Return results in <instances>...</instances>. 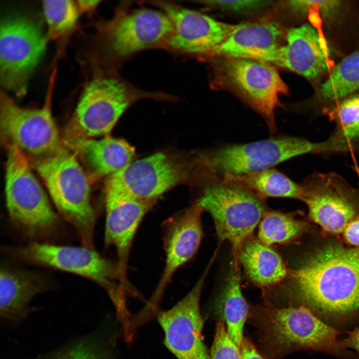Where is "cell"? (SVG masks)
<instances>
[{"instance_id":"cell-28","label":"cell","mask_w":359,"mask_h":359,"mask_svg":"<svg viewBox=\"0 0 359 359\" xmlns=\"http://www.w3.org/2000/svg\"><path fill=\"white\" fill-rule=\"evenodd\" d=\"M359 89V50L345 57L331 70L320 86L323 101L331 102L345 97Z\"/></svg>"},{"instance_id":"cell-32","label":"cell","mask_w":359,"mask_h":359,"mask_svg":"<svg viewBox=\"0 0 359 359\" xmlns=\"http://www.w3.org/2000/svg\"><path fill=\"white\" fill-rule=\"evenodd\" d=\"M202 3L219 9L238 13L256 12L272 4L271 0H205Z\"/></svg>"},{"instance_id":"cell-31","label":"cell","mask_w":359,"mask_h":359,"mask_svg":"<svg viewBox=\"0 0 359 359\" xmlns=\"http://www.w3.org/2000/svg\"><path fill=\"white\" fill-rule=\"evenodd\" d=\"M211 359H242L240 348L230 337L222 318H219L211 348Z\"/></svg>"},{"instance_id":"cell-2","label":"cell","mask_w":359,"mask_h":359,"mask_svg":"<svg viewBox=\"0 0 359 359\" xmlns=\"http://www.w3.org/2000/svg\"><path fill=\"white\" fill-rule=\"evenodd\" d=\"M248 317L257 330L268 359H279L306 350L342 359H359L343 346L339 339L343 331L328 325L303 306L256 307L250 309Z\"/></svg>"},{"instance_id":"cell-5","label":"cell","mask_w":359,"mask_h":359,"mask_svg":"<svg viewBox=\"0 0 359 359\" xmlns=\"http://www.w3.org/2000/svg\"><path fill=\"white\" fill-rule=\"evenodd\" d=\"M5 148L4 191L9 217L27 236L41 242L56 232L60 218L28 159L15 147Z\"/></svg>"},{"instance_id":"cell-7","label":"cell","mask_w":359,"mask_h":359,"mask_svg":"<svg viewBox=\"0 0 359 359\" xmlns=\"http://www.w3.org/2000/svg\"><path fill=\"white\" fill-rule=\"evenodd\" d=\"M5 251L16 259L94 281L106 290L115 309L127 304V292L117 263L105 258L93 248L33 241L23 246L5 248Z\"/></svg>"},{"instance_id":"cell-1","label":"cell","mask_w":359,"mask_h":359,"mask_svg":"<svg viewBox=\"0 0 359 359\" xmlns=\"http://www.w3.org/2000/svg\"><path fill=\"white\" fill-rule=\"evenodd\" d=\"M292 278L289 305L303 306L341 331L359 325V246L327 243L308 256Z\"/></svg>"},{"instance_id":"cell-29","label":"cell","mask_w":359,"mask_h":359,"mask_svg":"<svg viewBox=\"0 0 359 359\" xmlns=\"http://www.w3.org/2000/svg\"><path fill=\"white\" fill-rule=\"evenodd\" d=\"M307 224L290 213L266 210L258 225V238L268 246L287 243L307 229Z\"/></svg>"},{"instance_id":"cell-15","label":"cell","mask_w":359,"mask_h":359,"mask_svg":"<svg viewBox=\"0 0 359 359\" xmlns=\"http://www.w3.org/2000/svg\"><path fill=\"white\" fill-rule=\"evenodd\" d=\"M208 264L192 289L171 308L159 311L158 322L164 343L177 359H211L202 334L205 318L200 307Z\"/></svg>"},{"instance_id":"cell-33","label":"cell","mask_w":359,"mask_h":359,"mask_svg":"<svg viewBox=\"0 0 359 359\" xmlns=\"http://www.w3.org/2000/svg\"><path fill=\"white\" fill-rule=\"evenodd\" d=\"M339 0H295L288 1V5L293 10L306 12L315 7L324 14H330L335 12L341 5Z\"/></svg>"},{"instance_id":"cell-23","label":"cell","mask_w":359,"mask_h":359,"mask_svg":"<svg viewBox=\"0 0 359 359\" xmlns=\"http://www.w3.org/2000/svg\"><path fill=\"white\" fill-rule=\"evenodd\" d=\"M238 258L247 277L260 287L278 284L288 273L280 254L252 235L242 244Z\"/></svg>"},{"instance_id":"cell-6","label":"cell","mask_w":359,"mask_h":359,"mask_svg":"<svg viewBox=\"0 0 359 359\" xmlns=\"http://www.w3.org/2000/svg\"><path fill=\"white\" fill-rule=\"evenodd\" d=\"M201 174L197 152L187 155L159 152L133 161L107 177L105 190L141 200H156L177 185L195 184Z\"/></svg>"},{"instance_id":"cell-22","label":"cell","mask_w":359,"mask_h":359,"mask_svg":"<svg viewBox=\"0 0 359 359\" xmlns=\"http://www.w3.org/2000/svg\"><path fill=\"white\" fill-rule=\"evenodd\" d=\"M47 287L43 278L35 272L2 266L0 271V316L15 323L29 313V304Z\"/></svg>"},{"instance_id":"cell-17","label":"cell","mask_w":359,"mask_h":359,"mask_svg":"<svg viewBox=\"0 0 359 359\" xmlns=\"http://www.w3.org/2000/svg\"><path fill=\"white\" fill-rule=\"evenodd\" d=\"M154 3L168 15L174 26V31L166 46L179 52L209 56L237 25L219 21L172 2Z\"/></svg>"},{"instance_id":"cell-3","label":"cell","mask_w":359,"mask_h":359,"mask_svg":"<svg viewBox=\"0 0 359 359\" xmlns=\"http://www.w3.org/2000/svg\"><path fill=\"white\" fill-rule=\"evenodd\" d=\"M196 185L199 193L195 202L210 214L219 242L227 241L238 258L267 210L265 200L224 176L207 174Z\"/></svg>"},{"instance_id":"cell-20","label":"cell","mask_w":359,"mask_h":359,"mask_svg":"<svg viewBox=\"0 0 359 359\" xmlns=\"http://www.w3.org/2000/svg\"><path fill=\"white\" fill-rule=\"evenodd\" d=\"M286 40L276 64L308 79L318 77L329 69L331 50L313 25L305 23L289 29Z\"/></svg>"},{"instance_id":"cell-10","label":"cell","mask_w":359,"mask_h":359,"mask_svg":"<svg viewBox=\"0 0 359 359\" xmlns=\"http://www.w3.org/2000/svg\"><path fill=\"white\" fill-rule=\"evenodd\" d=\"M214 81L235 92L265 121L270 133L277 127L274 112L282 107L279 96L288 93V87L277 69L259 60L216 57Z\"/></svg>"},{"instance_id":"cell-18","label":"cell","mask_w":359,"mask_h":359,"mask_svg":"<svg viewBox=\"0 0 359 359\" xmlns=\"http://www.w3.org/2000/svg\"><path fill=\"white\" fill-rule=\"evenodd\" d=\"M156 200L135 198L105 190V244L115 249L123 283L131 288L127 278L128 261L134 237L140 223Z\"/></svg>"},{"instance_id":"cell-37","label":"cell","mask_w":359,"mask_h":359,"mask_svg":"<svg viewBox=\"0 0 359 359\" xmlns=\"http://www.w3.org/2000/svg\"><path fill=\"white\" fill-rule=\"evenodd\" d=\"M77 3L80 12H88L91 11L98 5L99 0H77Z\"/></svg>"},{"instance_id":"cell-4","label":"cell","mask_w":359,"mask_h":359,"mask_svg":"<svg viewBox=\"0 0 359 359\" xmlns=\"http://www.w3.org/2000/svg\"><path fill=\"white\" fill-rule=\"evenodd\" d=\"M30 163L60 215L74 228L83 245L93 248L96 216L91 187L76 154L65 144L52 155Z\"/></svg>"},{"instance_id":"cell-8","label":"cell","mask_w":359,"mask_h":359,"mask_svg":"<svg viewBox=\"0 0 359 359\" xmlns=\"http://www.w3.org/2000/svg\"><path fill=\"white\" fill-rule=\"evenodd\" d=\"M55 73L51 76L46 98L40 108L20 107L4 92H0L1 140L5 147H15L30 163L52 155L65 145L51 108Z\"/></svg>"},{"instance_id":"cell-11","label":"cell","mask_w":359,"mask_h":359,"mask_svg":"<svg viewBox=\"0 0 359 359\" xmlns=\"http://www.w3.org/2000/svg\"><path fill=\"white\" fill-rule=\"evenodd\" d=\"M318 143L282 136L244 144H226L198 151L204 170L218 175L238 176L273 168L294 157L317 153Z\"/></svg>"},{"instance_id":"cell-14","label":"cell","mask_w":359,"mask_h":359,"mask_svg":"<svg viewBox=\"0 0 359 359\" xmlns=\"http://www.w3.org/2000/svg\"><path fill=\"white\" fill-rule=\"evenodd\" d=\"M300 185L309 217L324 231L343 233L359 216V190L339 174L316 172Z\"/></svg>"},{"instance_id":"cell-25","label":"cell","mask_w":359,"mask_h":359,"mask_svg":"<svg viewBox=\"0 0 359 359\" xmlns=\"http://www.w3.org/2000/svg\"><path fill=\"white\" fill-rule=\"evenodd\" d=\"M239 263L238 259L233 258L215 308L219 318L224 321L230 337L240 348L244 338V327L249 315L250 308L241 289Z\"/></svg>"},{"instance_id":"cell-36","label":"cell","mask_w":359,"mask_h":359,"mask_svg":"<svg viewBox=\"0 0 359 359\" xmlns=\"http://www.w3.org/2000/svg\"><path fill=\"white\" fill-rule=\"evenodd\" d=\"M240 349L242 359H264L247 338H244Z\"/></svg>"},{"instance_id":"cell-12","label":"cell","mask_w":359,"mask_h":359,"mask_svg":"<svg viewBox=\"0 0 359 359\" xmlns=\"http://www.w3.org/2000/svg\"><path fill=\"white\" fill-rule=\"evenodd\" d=\"M103 46L116 60L142 50L166 46L174 31V24L163 11L149 8L128 10L120 6L113 18L98 24Z\"/></svg>"},{"instance_id":"cell-21","label":"cell","mask_w":359,"mask_h":359,"mask_svg":"<svg viewBox=\"0 0 359 359\" xmlns=\"http://www.w3.org/2000/svg\"><path fill=\"white\" fill-rule=\"evenodd\" d=\"M73 150L95 178L108 177L132 162L135 149L124 140L110 136L64 142Z\"/></svg>"},{"instance_id":"cell-34","label":"cell","mask_w":359,"mask_h":359,"mask_svg":"<svg viewBox=\"0 0 359 359\" xmlns=\"http://www.w3.org/2000/svg\"><path fill=\"white\" fill-rule=\"evenodd\" d=\"M359 185V168L356 167ZM343 235L346 242L352 246H359V216L352 221L344 231Z\"/></svg>"},{"instance_id":"cell-9","label":"cell","mask_w":359,"mask_h":359,"mask_svg":"<svg viewBox=\"0 0 359 359\" xmlns=\"http://www.w3.org/2000/svg\"><path fill=\"white\" fill-rule=\"evenodd\" d=\"M114 76H95L86 85L66 128L63 141L94 139L108 134L119 118L141 96Z\"/></svg>"},{"instance_id":"cell-26","label":"cell","mask_w":359,"mask_h":359,"mask_svg":"<svg viewBox=\"0 0 359 359\" xmlns=\"http://www.w3.org/2000/svg\"><path fill=\"white\" fill-rule=\"evenodd\" d=\"M222 176L239 183L264 200L268 197L302 200L300 184L274 167L246 175Z\"/></svg>"},{"instance_id":"cell-19","label":"cell","mask_w":359,"mask_h":359,"mask_svg":"<svg viewBox=\"0 0 359 359\" xmlns=\"http://www.w3.org/2000/svg\"><path fill=\"white\" fill-rule=\"evenodd\" d=\"M278 22L261 20L238 24L236 28L209 56L259 60L275 64L283 37Z\"/></svg>"},{"instance_id":"cell-35","label":"cell","mask_w":359,"mask_h":359,"mask_svg":"<svg viewBox=\"0 0 359 359\" xmlns=\"http://www.w3.org/2000/svg\"><path fill=\"white\" fill-rule=\"evenodd\" d=\"M341 341L344 347L355 351L359 359V325L348 332L347 337Z\"/></svg>"},{"instance_id":"cell-13","label":"cell","mask_w":359,"mask_h":359,"mask_svg":"<svg viewBox=\"0 0 359 359\" xmlns=\"http://www.w3.org/2000/svg\"><path fill=\"white\" fill-rule=\"evenodd\" d=\"M47 35L35 21L10 16L0 26V79L18 95L26 91L28 79L44 52Z\"/></svg>"},{"instance_id":"cell-16","label":"cell","mask_w":359,"mask_h":359,"mask_svg":"<svg viewBox=\"0 0 359 359\" xmlns=\"http://www.w3.org/2000/svg\"><path fill=\"white\" fill-rule=\"evenodd\" d=\"M203 208L196 203L178 212L163 224L165 264L156 289L142 311L155 317L168 284L177 270L190 260L198 250L203 236Z\"/></svg>"},{"instance_id":"cell-30","label":"cell","mask_w":359,"mask_h":359,"mask_svg":"<svg viewBox=\"0 0 359 359\" xmlns=\"http://www.w3.org/2000/svg\"><path fill=\"white\" fill-rule=\"evenodd\" d=\"M42 5L48 27V40L59 38L70 32L81 13L76 1L44 0Z\"/></svg>"},{"instance_id":"cell-24","label":"cell","mask_w":359,"mask_h":359,"mask_svg":"<svg viewBox=\"0 0 359 359\" xmlns=\"http://www.w3.org/2000/svg\"><path fill=\"white\" fill-rule=\"evenodd\" d=\"M75 340L39 359H123L117 347L122 339L119 321Z\"/></svg>"},{"instance_id":"cell-27","label":"cell","mask_w":359,"mask_h":359,"mask_svg":"<svg viewBox=\"0 0 359 359\" xmlns=\"http://www.w3.org/2000/svg\"><path fill=\"white\" fill-rule=\"evenodd\" d=\"M327 115L337 124L329 140L342 152L350 150L359 141V95L341 101Z\"/></svg>"}]
</instances>
